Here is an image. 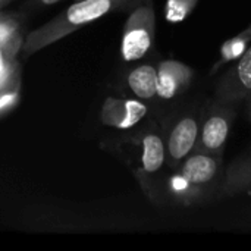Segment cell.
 Instances as JSON below:
<instances>
[{
  "label": "cell",
  "mask_w": 251,
  "mask_h": 251,
  "mask_svg": "<svg viewBox=\"0 0 251 251\" xmlns=\"http://www.w3.org/2000/svg\"><path fill=\"white\" fill-rule=\"evenodd\" d=\"M6 16H9V15H4V13H0V21H1V19H4Z\"/></svg>",
  "instance_id": "ac0fdd59"
},
{
  "label": "cell",
  "mask_w": 251,
  "mask_h": 251,
  "mask_svg": "<svg viewBox=\"0 0 251 251\" xmlns=\"http://www.w3.org/2000/svg\"><path fill=\"white\" fill-rule=\"evenodd\" d=\"M246 104H247V115H249V118L251 119V96L249 97V100L246 101Z\"/></svg>",
  "instance_id": "2e32d148"
},
{
  "label": "cell",
  "mask_w": 251,
  "mask_h": 251,
  "mask_svg": "<svg viewBox=\"0 0 251 251\" xmlns=\"http://www.w3.org/2000/svg\"><path fill=\"white\" fill-rule=\"evenodd\" d=\"M224 172V154L196 150L166 172L157 201L175 207H196L219 200Z\"/></svg>",
  "instance_id": "6da1fadb"
},
{
  "label": "cell",
  "mask_w": 251,
  "mask_h": 251,
  "mask_svg": "<svg viewBox=\"0 0 251 251\" xmlns=\"http://www.w3.org/2000/svg\"><path fill=\"white\" fill-rule=\"evenodd\" d=\"M194 69L179 60L168 59L157 63V101L175 103L193 87Z\"/></svg>",
  "instance_id": "ba28073f"
},
{
  "label": "cell",
  "mask_w": 251,
  "mask_h": 251,
  "mask_svg": "<svg viewBox=\"0 0 251 251\" xmlns=\"http://www.w3.org/2000/svg\"><path fill=\"white\" fill-rule=\"evenodd\" d=\"M199 0H168L165 4V18L171 24L185 21L196 9Z\"/></svg>",
  "instance_id": "4fadbf2b"
},
{
  "label": "cell",
  "mask_w": 251,
  "mask_h": 251,
  "mask_svg": "<svg viewBox=\"0 0 251 251\" xmlns=\"http://www.w3.org/2000/svg\"><path fill=\"white\" fill-rule=\"evenodd\" d=\"M6 1H9V0H0V6H3V4H4Z\"/></svg>",
  "instance_id": "d6986e66"
},
{
  "label": "cell",
  "mask_w": 251,
  "mask_h": 251,
  "mask_svg": "<svg viewBox=\"0 0 251 251\" xmlns=\"http://www.w3.org/2000/svg\"><path fill=\"white\" fill-rule=\"evenodd\" d=\"M251 96V46L221 75L215 87V99L225 103H246Z\"/></svg>",
  "instance_id": "52a82bcc"
},
{
  "label": "cell",
  "mask_w": 251,
  "mask_h": 251,
  "mask_svg": "<svg viewBox=\"0 0 251 251\" xmlns=\"http://www.w3.org/2000/svg\"><path fill=\"white\" fill-rule=\"evenodd\" d=\"M251 193V149L238 156L224 172L219 199Z\"/></svg>",
  "instance_id": "30bf717a"
},
{
  "label": "cell",
  "mask_w": 251,
  "mask_h": 251,
  "mask_svg": "<svg viewBox=\"0 0 251 251\" xmlns=\"http://www.w3.org/2000/svg\"><path fill=\"white\" fill-rule=\"evenodd\" d=\"M19 97V85L0 91V113L10 109Z\"/></svg>",
  "instance_id": "9a60e30c"
},
{
  "label": "cell",
  "mask_w": 251,
  "mask_h": 251,
  "mask_svg": "<svg viewBox=\"0 0 251 251\" xmlns=\"http://www.w3.org/2000/svg\"><path fill=\"white\" fill-rule=\"evenodd\" d=\"M251 46V24L244 28L241 32H238L237 35L228 38L219 49V56L216 59V62L212 65L209 74L213 76L218 72H221L225 66H229L231 63H234L235 60H238Z\"/></svg>",
  "instance_id": "7c38bea8"
},
{
  "label": "cell",
  "mask_w": 251,
  "mask_h": 251,
  "mask_svg": "<svg viewBox=\"0 0 251 251\" xmlns=\"http://www.w3.org/2000/svg\"><path fill=\"white\" fill-rule=\"evenodd\" d=\"M169 171L162 126L153 124L140 137V168L137 175L151 200L157 201L160 184Z\"/></svg>",
  "instance_id": "277c9868"
},
{
  "label": "cell",
  "mask_w": 251,
  "mask_h": 251,
  "mask_svg": "<svg viewBox=\"0 0 251 251\" xmlns=\"http://www.w3.org/2000/svg\"><path fill=\"white\" fill-rule=\"evenodd\" d=\"M204 101V99L188 101L160 125L165 137L169 169L176 168L187 156L196 151Z\"/></svg>",
  "instance_id": "7a4b0ae2"
},
{
  "label": "cell",
  "mask_w": 251,
  "mask_h": 251,
  "mask_svg": "<svg viewBox=\"0 0 251 251\" xmlns=\"http://www.w3.org/2000/svg\"><path fill=\"white\" fill-rule=\"evenodd\" d=\"M156 15L151 0H140L129 13L122 32L121 54L128 63L143 60L154 46Z\"/></svg>",
  "instance_id": "8992f818"
},
{
  "label": "cell",
  "mask_w": 251,
  "mask_h": 251,
  "mask_svg": "<svg viewBox=\"0 0 251 251\" xmlns=\"http://www.w3.org/2000/svg\"><path fill=\"white\" fill-rule=\"evenodd\" d=\"M237 103L219 101L215 97L206 99L200 122V134L196 150L224 154L232 125L238 115Z\"/></svg>",
  "instance_id": "5b68a950"
},
{
  "label": "cell",
  "mask_w": 251,
  "mask_h": 251,
  "mask_svg": "<svg viewBox=\"0 0 251 251\" xmlns=\"http://www.w3.org/2000/svg\"><path fill=\"white\" fill-rule=\"evenodd\" d=\"M19 24L12 16H6L0 21V43H4L15 37L19 31Z\"/></svg>",
  "instance_id": "5bb4252c"
},
{
  "label": "cell",
  "mask_w": 251,
  "mask_h": 251,
  "mask_svg": "<svg viewBox=\"0 0 251 251\" xmlns=\"http://www.w3.org/2000/svg\"><path fill=\"white\" fill-rule=\"evenodd\" d=\"M129 0H79L71 4L59 19L53 21L50 25L44 26L38 32H32L28 37L25 50L31 51L32 46L38 43L34 51L63 35L76 29L81 25H87L93 21L100 19L106 13H109L116 4H122Z\"/></svg>",
  "instance_id": "3957f363"
},
{
  "label": "cell",
  "mask_w": 251,
  "mask_h": 251,
  "mask_svg": "<svg viewBox=\"0 0 251 251\" xmlns=\"http://www.w3.org/2000/svg\"><path fill=\"white\" fill-rule=\"evenodd\" d=\"M150 113V106L138 99L107 97L101 107V122L115 129L128 131L141 124Z\"/></svg>",
  "instance_id": "9c48e42d"
},
{
  "label": "cell",
  "mask_w": 251,
  "mask_h": 251,
  "mask_svg": "<svg viewBox=\"0 0 251 251\" xmlns=\"http://www.w3.org/2000/svg\"><path fill=\"white\" fill-rule=\"evenodd\" d=\"M40 1H41L43 4H47V6H49V4H54V3H57V1H60V0H40Z\"/></svg>",
  "instance_id": "e0dca14e"
},
{
  "label": "cell",
  "mask_w": 251,
  "mask_h": 251,
  "mask_svg": "<svg viewBox=\"0 0 251 251\" xmlns=\"http://www.w3.org/2000/svg\"><path fill=\"white\" fill-rule=\"evenodd\" d=\"M126 84L135 99L146 101H157V65L141 63L134 66L126 75Z\"/></svg>",
  "instance_id": "8fae6325"
}]
</instances>
